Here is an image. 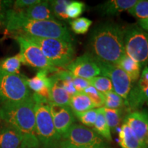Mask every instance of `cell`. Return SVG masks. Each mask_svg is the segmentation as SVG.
<instances>
[{"label": "cell", "instance_id": "1", "mask_svg": "<svg viewBox=\"0 0 148 148\" xmlns=\"http://www.w3.org/2000/svg\"><path fill=\"white\" fill-rule=\"evenodd\" d=\"M89 52L94 58L117 65L125 55L124 29L114 23H104L92 29Z\"/></svg>", "mask_w": 148, "mask_h": 148}, {"label": "cell", "instance_id": "2", "mask_svg": "<svg viewBox=\"0 0 148 148\" xmlns=\"http://www.w3.org/2000/svg\"><path fill=\"white\" fill-rule=\"evenodd\" d=\"M3 23L7 30L16 34L73 41L67 27L58 20L36 21L28 19L22 16L18 11L11 8L6 12Z\"/></svg>", "mask_w": 148, "mask_h": 148}, {"label": "cell", "instance_id": "3", "mask_svg": "<svg viewBox=\"0 0 148 148\" xmlns=\"http://www.w3.org/2000/svg\"><path fill=\"white\" fill-rule=\"evenodd\" d=\"M34 107L32 95L24 101L5 103L0 107V119L21 133L27 148H40L36 130Z\"/></svg>", "mask_w": 148, "mask_h": 148}, {"label": "cell", "instance_id": "4", "mask_svg": "<svg viewBox=\"0 0 148 148\" xmlns=\"http://www.w3.org/2000/svg\"><path fill=\"white\" fill-rule=\"evenodd\" d=\"M37 137L42 148H60L62 137L57 132L49 109V101L34 93Z\"/></svg>", "mask_w": 148, "mask_h": 148}, {"label": "cell", "instance_id": "5", "mask_svg": "<svg viewBox=\"0 0 148 148\" xmlns=\"http://www.w3.org/2000/svg\"><path fill=\"white\" fill-rule=\"evenodd\" d=\"M22 36L36 44L41 49L48 60L56 67L65 69L74 60L75 51L72 42L55 38Z\"/></svg>", "mask_w": 148, "mask_h": 148}, {"label": "cell", "instance_id": "6", "mask_svg": "<svg viewBox=\"0 0 148 148\" xmlns=\"http://www.w3.org/2000/svg\"><path fill=\"white\" fill-rule=\"evenodd\" d=\"M27 80L25 75L0 70V104L20 102L31 97Z\"/></svg>", "mask_w": 148, "mask_h": 148}, {"label": "cell", "instance_id": "7", "mask_svg": "<svg viewBox=\"0 0 148 148\" xmlns=\"http://www.w3.org/2000/svg\"><path fill=\"white\" fill-rule=\"evenodd\" d=\"M125 54L140 64H148V32L139 25L134 24L124 29Z\"/></svg>", "mask_w": 148, "mask_h": 148}, {"label": "cell", "instance_id": "8", "mask_svg": "<svg viewBox=\"0 0 148 148\" xmlns=\"http://www.w3.org/2000/svg\"><path fill=\"white\" fill-rule=\"evenodd\" d=\"M78 148H111L108 141L93 130L74 123L62 136V143Z\"/></svg>", "mask_w": 148, "mask_h": 148}, {"label": "cell", "instance_id": "9", "mask_svg": "<svg viewBox=\"0 0 148 148\" xmlns=\"http://www.w3.org/2000/svg\"><path fill=\"white\" fill-rule=\"evenodd\" d=\"M15 39L19 46V53L23 64L39 70H45L49 73H56L60 69L48 60L41 49L34 42L19 34L15 35Z\"/></svg>", "mask_w": 148, "mask_h": 148}, {"label": "cell", "instance_id": "10", "mask_svg": "<svg viewBox=\"0 0 148 148\" xmlns=\"http://www.w3.org/2000/svg\"><path fill=\"white\" fill-rule=\"evenodd\" d=\"M94 59L100 69L101 75L110 79L113 91L121 96L125 101L132 86L129 75L116 64L102 62L95 58Z\"/></svg>", "mask_w": 148, "mask_h": 148}, {"label": "cell", "instance_id": "11", "mask_svg": "<svg viewBox=\"0 0 148 148\" xmlns=\"http://www.w3.org/2000/svg\"><path fill=\"white\" fill-rule=\"evenodd\" d=\"M65 69L71 72L74 76L88 80L101 75L99 66L89 52L74 59Z\"/></svg>", "mask_w": 148, "mask_h": 148}, {"label": "cell", "instance_id": "12", "mask_svg": "<svg viewBox=\"0 0 148 148\" xmlns=\"http://www.w3.org/2000/svg\"><path fill=\"white\" fill-rule=\"evenodd\" d=\"M123 123L132 130L140 142L148 147V111L146 109L128 112Z\"/></svg>", "mask_w": 148, "mask_h": 148}, {"label": "cell", "instance_id": "13", "mask_svg": "<svg viewBox=\"0 0 148 148\" xmlns=\"http://www.w3.org/2000/svg\"><path fill=\"white\" fill-rule=\"evenodd\" d=\"M49 109L55 128L62 137L75 123L73 111L69 106H59L50 102Z\"/></svg>", "mask_w": 148, "mask_h": 148}, {"label": "cell", "instance_id": "14", "mask_svg": "<svg viewBox=\"0 0 148 148\" xmlns=\"http://www.w3.org/2000/svg\"><path fill=\"white\" fill-rule=\"evenodd\" d=\"M18 12L24 17L31 20H36V21L56 20L51 10L49 1H40L36 4L33 5L24 10H18Z\"/></svg>", "mask_w": 148, "mask_h": 148}, {"label": "cell", "instance_id": "15", "mask_svg": "<svg viewBox=\"0 0 148 148\" xmlns=\"http://www.w3.org/2000/svg\"><path fill=\"white\" fill-rule=\"evenodd\" d=\"M0 148H27V147L21 133L14 127L5 123L0 127Z\"/></svg>", "mask_w": 148, "mask_h": 148}, {"label": "cell", "instance_id": "16", "mask_svg": "<svg viewBox=\"0 0 148 148\" xmlns=\"http://www.w3.org/2000/svg\"><path fill=\"white\" fill-rule=\"evenodd\" d=\"M48 73L49 72L45 70H39L34 77L27 78V82L29 89L49 101L51 82Z\"/></svg>", "mask_w": 148, "mask_h": 148}, {"label": "cell", "instance_id": "17", "mask_svg": "<svg viewBox=\"0 0 148 148\" xmlns=\"http://www.w3.org/2000/svg\"><path fill=\"white\" fill-rule=\"evenodd\" d=\"M50 88H49V102L59 106H69L71 96L67 93L62 86L61 81L54 75L49 76Z\"/></svg>", "mask_w": 148, "mask_h": 148}, {"label": "cell", "instance_id": "18", "mask_svg": "<svg viewBox=\"0 0 148 148\" xmlns=\"http://www.w3.org/2000/svg\"><path fill=\"white\" fill-rule=\"evenodd\" d=\"M145 102L148 103V86L140 88L133 87L125 100V108L128 112L140 110Z\"/></svg>", "mask_w": 148, "mask_h": 148}, {"label": "cell", "instance_id": "19", "mask_svg": "<svg viewBox=\"0 0 148 148\" xmlns=\"http://www.w3.org/2000/svg\"><path fill=\"white\" fill-rule=\"evenodd\" d=\"M137 2L136 0H110L101 5L99 10L104 15H116L130 10Z\"/></svg>", "mask_w": 148, "mask_h": 148}, {"label": "cell", "instance_id": "20", "mask_svg": "<svg viewBox=\"0 0 148 148\" xmlns=\"http://www.w3.org/2000/svg\"><path fill=\"white\" fill-rule=\"evenodd\" d=\"M119 144L121 148H148L140 143L132 130L125 123L119 131Z\"/></svg>", "mask_w": 148, "mask_h": 148}, {"label": "cell", "instance_id": "21", "mask_svg": "<svg viewBox=\"0 0 148 148\" xmlns=\"http://www.w3.org/2000/svg\"><path fill=\"white\" fill-rule=\"evenodd\" d=\"M69 107L73 114H76L93 109L95 106L86 94L84 92H77L71 97Z\"/></svg>", "mask_w": 148, "mask_h": 148}, {"label": "cell", "instance_id": "22", "mask_svg": "<svg viewBox=\"0 0 148 148\" xmlns=\"http://www.w3.org/2000/svg\"><path fill=\"white\" fill-rule=\"evenodd\" d=\"M117 65L129 75L132 82H136L139 79L141 66L128 56L125 54L121 59Z\"/></svg>", "mask_w": 148, "mask_h": 148}, {"label": "cell", "instance_id": "23", "mask_svg": "<svg viewBox=\"0 0 148 148\" xmlns=\"http://www.w3.org/2000/svg\"><path fill=\"white\" fill-rule=\"evenodd\" d=\"M23 59L18 53L12 56L7 57L0 60V70L6 73L17 74L19 73Z\"/></svg>", "mask_w": 148, "mask_h": 148}, {"label": "cell", "instance_id": "24", "mask_svg": "<svg viewBox=\"0 0 148 148\" xmlns=\"http://www.w3.org/2000/svg\"><path fill=\"white\" fill-rule=\"evenodd\" d=\"M97 116L96 119L95 123L94 124L95 131L98 133L101 136L106 140L107 141H112V136H111V131L109 127L106 120L105 119L104 114H103V107L97 108Z\"/></svg>", "mask_w": 148, "mask_h": 148}, {"label": "cell", "instance_id": "25", "mask_svg": "<svg viewBox=\"0 0 148 148\" xmlns=\"http://www.w3.org/2000/svg\"><path fill=\"white\" fill-rule=\"evenodd\" d=\"M103 114L110 131L115 132L121 120L122 109H112L103 107Z\"/></svg>", "mask_w": 148, "mask_h": 148}, {"label": "cell", "instance_id": "26", "mask_svg": "<svg viewBox=\"0 0 148 148\" xmlns=\"http://www.w3.org/2000/svg\"><path fill=\"white\" fill-rule=\"evenodd\" d=\"M103 97H104L103 106L105 108L122 109L125 107V101L124 99L113 90L103 94Z\"/></svg>", "mask_w": 148, "mask_h": 148}, {"label": "cell", "instance_id": "27", "mask_svg": "<svg viewBox=\"0 0 148 148\" xmlns=\"http://www.w3.org/2000/svg\"><path fill=\"white\" fill-rule=\"evenodd\" d=\"M51 10L56 18L60 20H68L67 14L66 13V8L71 1L68 0H53L49 1Z\"/></svg>", "mask_w": 148, "mask_h": 148}, {"label": "cell", "instance_id": "28", "mask_svg": "<svg viewBox=\"0 0 148 148\" xmlns=\"http://www.w3.org/2000/svg\"><path fill=\"white\" fill-rule=\"evenodd\" d=\"M90 85L98 91L104 94L113 90V86L110 79L104 76H96L89 79Z\"/></svg>", "mask_w": 148, "mask_h": 148}, {"label": "cell", "instance_id": "29", "mask_svg": "<svg viewBox=\"0 0 148 148\" xmlns=\"http://www.w3.org/2000/svg\"><path fill=\"white\" fill-rule=\"evenodd\" d=\"M91 25L92 21L85 17L77 18L70 21L72 30L77 34H84L86 33Z\"/></svg>", "mask_w": 148, "mask_h": 148}, {"label": "cell", "instance_id": "30", "mask_svg": "<svg viewBox=\"0 0 148 148\" xmlns=\"http://www.w3.org/2000/svg\"><path fill=\"white\" fill-rule=\"evenodd\" d=\"M128 12L139 20L148 18V0L138 1L132 8L128 10Z\"/></svg>", "mask_w": 148, "mask_h": 148}, {"label": "cell", "instance_id": "31", "mask_svg": "<svg viewBox=\"0 0 148 148\" xmlns=\"http://www.w3.org/2000/svg\"><path fill=\"white\" fill-rule=\"evenodd\" d=\"M83 92H84L89 97L95 107H98V108H99L103 106V105H104L103 94L98 91L94 86L90 85V86H88L86 89H84Z\"/></svg>", "mask_w": 148, "mask_h": 148}, {"label": "cell", "instance_id": "32", "mask_svg": "<svg viewBox=\"0 0 148 148\" xmlns=\"http://www.w3.org/2000/svg\"><path fill=\"white\" fill-rule=\"evenodd\" d=\"M84 3L78 1H71L66 8V13L69 18H77L84 11Z\"/></svg>", "mask_w": 148, "mask_h": 148}, {"label": "cell", "instance_id": "33", "mask_svg": "<svg viewBox=\"0 0 148 148\" xmlns=\"http://www.w3.org/2000/svg\"><path fill=\"white\" fill-rule=\"evenodd\" d=\"M83 125L86 127H93L97 116V109H91L82 113L75 114Z\"/></svg>", "mask_w": 148, "mask_h": 148}, {"label": "cell", "instance_id": "34", "mask_svg": "<svg viewBox=\"0 0 148 148\" xmlns=\"http://www.w3.org/2000/svg\"><path fill=\"white\" fill-rule=\"evenodd\" d=\"M40 0H16L13 1L12 9L14 10H22L32 5L39 3Z\"/></svg>", "mask_w": 148, "mask_h": 148}, {"label": "cell", "instance_id": "35", "mask_svg": "<svg viewBox=\"0 0 148 148\" xmlns=\"http://www.w3.org/2000/svg\"><path fill=\"white\" fill-rule=\"evenodd\" d=\"M73 86L76 90L77 92H83L84 89H86L88 86H90V81L88 79H86L81 77L74 76L73 78Z\"/></svg>", "mask_w": 148, "mask_h": 148}, {"label": "cell", "instance_id": "36", "mask_svg": "<svg viewBox=\"0 0 148 148\" xmlns=\"http://www.w3.org/2000/svg\"><path fill=\"white\" fill-rule=\"evenodd\" d=\"M12 5H13L12 1H1L0 0V22L1 23H4L6 12L11 9Z\"/></svg>", "mask_w": 148, "mask_h": 148}, {"label": "cell", "instance_id": "37", "mask_svg": "<svg viewBox=\"0 0 148 148\" xmlns=\"http://www.w3.org/2000/svg\"><path fill=\"white\" fill-rule=\"evenodd\" d=\"M136 86L140 88H145L148 86V66H144L141 75L139 77V80Z\"/></svg>", "mask_w": 148, "mask_h": 148}, {"label": "cell", "instance_id": "38", "mask_svg": "<svg viewBox=\"0 0 148 148\" xmlns=\"http://www.w3.org/2000/svg\"><path fill=\"white\" fill-rule=\"evenodd\" d=\"M72 80H73V79H66V80L62 81L60 80L64 90L67 92V93L69 94L71 97L73 95H75V93H77V91L76 90H75V87H74Z\"/></svg>", "mask_w": 148, "mask_h": 148}, {"label": "cell", "instance_id": "39", "mask_svg": "<svg viewBox=\"0 0 148 148\" xmlns=\"http://www.w3.org/2000/svg\"><path fill=\"white\" fill-rule=\"evenodd\" d=\"M138 25L143 28L144 30L147 31L148 32V18H145V19H141V20H138Z\"/></svg>", "mask_w": 148, "mask_h": 148}, {"label": "cell", "instance_id": "40", "mask_svg": "<svg viewBox=\"0 0 148 148\" xmlns=\"http://www.w3.org/2000/svg\"><path fill=\"white\" fill-rule=\"evenodd\" d=\"M60 148H78V147H73V146L67 145V144H64V143H61Z\"/></svg>", "mask_w": 148, "mask_h": 148}, {"label": "cell", "instance_id": "41", "mask_svg": "<svg viewBox=\"0 0 148 148\" xmlns=\"http://www.w3.org/2000/svg\"><path fill=\"white\" fill-rule=\"evenodd\" d=\"M0 122H1V119H0Z\"/></svg>", "mask_w": 148, "mask_h": 148}, {"label": "cell", "instance_id": "42", "mask_svg": "<svg viewBox=\"0 0 148 148\" xmlns=\"http://www.w3.org/2000/svg\"><path fill=\"white\" fill-rule=\"evenodd\" d=\"M147 106H148V103H147Z\"/></svg>", "mask_w": 148, "mask_h": 148}, {"label": "cell", "instance_id": "43", "mask_svg": "<svg viewBox=\"0 0 148 148\" xmlns=\"http://www.w3.org/2000/svg\"><path fill=\"white\" fill-rule=\"evenodd\" d=\"M0 25H1V22H0Z\"/></svg>", "mask_w": 148, "mask_h": 148}, {"label": "cell", "instance_id": "44", "mask_svg": "<svg viewBox=\"0 0 148 148\" xmlns=\"http://www.w3.org/2000/svg\"><path fill=\"white\" fill-rule=\"evenodd\" d=\"M147 145H148V142H147Z\"/></svg>", "mask_w": 148, "mask_h": 148}]
</instances>
